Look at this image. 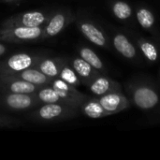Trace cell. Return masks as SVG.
Masks as SVG:
<instances>
[{
	"label": "cell",
	"mask_w": 160,
	"mask_h": 160,
	"mask_svg": "<svg viewBox=\"0 0 160 160\" xmlns=\"http://www.w3.org/2000/svg\"><path fill=\"white\" fill-rule=\"evenodd\" d=\"M79 109L63 103H43L35 109L29 118L41 123H55L76 117Z\"/></svg>",
	"instance_id": "1"
},
{
	"label": "cell",
	"mask_w": 160,
	"mask_h": 160,
	"mask_svg": "<svg viewBox=\"0 0 160 160\" xmlns=\"http://www.w3.org/2000/svg\"><path fill=\"white\" fill-rule=\"evenodd\" d=\"M129 100L142 111H152L160 104V94L155 85L146 82H133L127 87Z\"/></svg>",
	"instance_id": "2"
},
{
	"label": "cell",
	"mask_w": 160,
	"mask_h": 160,
	"mask_svg": "<svg viewBox=\"0 0 160 160\" xmlns=\"http://www.w3.org/2000/svg\"><path fill=\"white\" fill-rule=\"evenodd\" d=\"M36 96L39 100L40 104L43 103H63L77 109L80 108L81 104L88 98V96L82 94L81 91L77 92H67L58 90L51 85H43L37 92Z\"/></svg>",
	"instance_id": "3"
},
{
	"label": "cell",
	"mask_w": 160,
	"mask_h": 160,
	"mask_svg": "<svg viewBox=\"0 0 160 160\" xmlns=\"http://www.w3.org/2000/svg\"><path fill=\"white\" fill-rule=\"evenodd\" d=\"M43 26L0 27V41L9 43H22L38 41L42 38Z\"/></svg>",
	"instance_id": "4"
},
{
	"label": "cell",
	"mask_w": 160,
	"mask_h": 160,
	"mask_svg": "<svg viewBox=\"0 0 160 160\" xmlns=\"http://www.w3.org/2000/svg\"><path fill=\"white\" fill-rule=\"evenodd\" d=\"M40 105L36 94L6 93L0 94V109L11 112H22L37 108Z\"/></svg>",
	"instance_id": "5"
},
{
	"label": "cell",
	"mask_w": 160,
	"mask_h": 160,
	"mask_svg": "<svg viewBox=\"0 0 160 160\" xmlns=\"http://www.w3.org/2000/svg\"><path fill=\"white\" fill-rule=\"evenodd\" d=\"M42 55L30 52H17L0 61V74H14L37 65Z\"/></svg>",
	"instance_id": "6"
},
{
	"label": "cell",
	"mask_w": 160,
	"mask_h": 160,
	"mask_svg": "<svg viewBox=\"0 0 160 160\" xmlns=\"http://www.w3.org/2000/svg\"><path fill=\"white\" fill-rule=\"evenodd\" d=\"M74 16L68 8H60L52 10L49 19L43 25V33L41 40H45L59 35L73 21Z\"/></svg>",
	"instance_id": "7"
},
{
	"label": "cell",
	"mask_w": 160,
	"mask_h": 160,
	"mask_svg": "<svg viewBox=\"0 0 160 160\" xmlns=\"http://www.w3.org/2000/svg\"><path fill=\"white\" fill-rule=\"evenodd\" d=\"M52 11L42 10H29L22 12L6 19L0 27L9 26H23V27H38L43 26L49 19Z\"/></svg>",
	"instance_id": "8"
},
{
	"label": "cell",
	"mask_w": 160,
	"mask_h": 160,
	"mask_svg": "<svg viewBox=\"0 0 160 160\" xmlns=\"http://www.w3.org/2000/svg\"><path fill=\"white\" fill-rule=\"evenodd\" d=\"M77 26L82 35L94 45L103 49L110 48V40L108 36L102 28L94 22L88 19L81 18L77 21Z\"/></svg>",
	"instance_id": "9"
},
{
	"label": "cell",
	"mask_w": 160,
	"mask_h": 160,
	"mask_svg": "<svg viewBox=\"0 0 160 160\" xmlns=\"http://www.w3.org/2000/svg\"><path fill=\"white\" fill-rule=\"evenodd\" d=\"M41 86L27 82L10 74H0V93H22L36 94Z\"/></svg>",
	"instance_id": "10"
},
{
	"label": "cell",
	"mask_w": 160,
	"mask_h": 160,
	"mask_svg": "<svg viewBox=\"0 0 160 160\" xmlns=\"http://www.w3.org/2000/svg\"><path fill=\"white\" fill-rule=\"evenodd\" d=\"M99 103L102 105V107L111 114H116L120 112H123L130 107V100L128 98L122 93V91L119 92H112L108 93L106 95L97 97Z\"/></svg>",
	"instance_id": "11"
},
{
	"label": "cell",
	"mask_w": 160,
	"mask_h": 160,
	"mask_svg": "<svg viewBox=\"0 0 160 160\" xmlns=\"http://www.w3.org/2000/svg\"><path fill=\"white\" fill-rule=\"evenodd\" d=\"M85 86L95 97H100L112 92L122 91L121 84L103 73L98 74Z\"/></svg>",
	"instance_id": "12"
},
{
	"label": "cell",
	"mask_w": 160,
	"mask_h": 160,
	"mask_svg": "<svg viewBox=\"0 0 160 160\" xmlns=\"http://www.w3.org/2000/svg\"><path fill=\"white\" fill-rule=\"evenodd\" d=\"M66 61L67 59L63 57H46L42 55L35 68L49 78H58L60 70Z\"/></svg>",
	"instance_id": "13"
},
{
	"label": "cell",
	"mask_w": 160,
	"mask_h": 160,
	"mask_svg": "<svg viewBox=\"0 0 160 160\" xmlns=\"http://www.w3.org/2000/svg\"><path fill=\"white\" fill-rule=\"evenodd\" d=\"M112 45L116 52L128 60H133L138 56V51L135 45L123 33H115L112 37Z\"/></svg>",
	"instance_id": "14"
},
{
	"label": "cell",
	"mask_w": 160,
	"mask_h": 160,
	"mask_svg": "<svg viewBox=\"0 0 160 160\" xmlns=\"http://www.w3.org/2000/svg\"><path fill=\"white\" fill-rule=\"evenodd\" d=\"M69 64L74 68L78 76L80 77L83 85H86L91 80H93L100 72L95 69L89 63H87L81 56L73 57L69 61Z\"/></svg>",
	"instance_id": "15"
},
{
	"label": "cell",
	"mask_w": 160,
	"mask_h": 160,
	"mask_svg": "<svg viewBox=\"0 0 160 160\" xmlns=\"http://www.w3.org/2000/svg\"><path fill=\"white\" fill-rule=\"evenodd\" d=\"M79 111L85 115L86 117L92 118V119H98L102 117L110 116L111 114L102 107V105L99 103L98 98H90L88 97L80 106Z\"/></svg>",
	"instance_id": "16"
},
{
	"label": "cell",
	"mask_w": 160,
	"mask_h": 160,
	"mask_svg": "<svg viewBox=\"0 0 160 160\" xmlns=\"http://www.w3.org/2000/svg\"><path fill=\"white\" fill-rule=\"evenodd\" d=\"M10 75L18 79H21L22 81H25L27 82H31L33 84L39 85V86L47 85L52 81V78H49L48 76L43 74L40 70H38L35 67L23 69L22 71H19L17 73L10 74Z\"/></svg>",
	"instance_id": "17"
},
{
	"label": "cell",
	"mask_w": 160,
	"mask_h": 160,
	"mask_svg": "<svg viewBox=\"0 0 160 160\" xmlns=\"http://www.w3.org/2000/svg\"><path fill=\"white\" fill-rule=\"evenodd\" d=\"M78 52H79V55L82 59H84L87 63H89L95 69H97L98 71L103 74L107 73L103 61L91 48L87 46H81L78 48Z\"/></svg>",
	"instance_id": "18"
},
{
	"label": "cell",
	"mask_w": 160,
	"mask_h": 160,
	"mask_svg": "<svg viewBox=\"0 0 160 160\" xmlns=\"http://www.w3.org/2000/svg\"><path fill=\"white\" fill-rule=\"evenodd\" d=\"M136 42L138 44V47L141 52L142 53V55L148 62L156 63L158 61L159 57V51L154 43H152L151 41L142 37L137 38Z\"/></svg>",
	"instance_id": "19"
},
{
	"label": "cell",
	"mask_w": 160,
	"mask_h": 160,
	"mask_svg": "<svg viewBox=\"0 0 160 160\" xmlns=\"http://www.w3.org/2000/svg\"><path fill=\"white\" fill-rule=\"evenodd\" d=\"M136 18L140 25L145 30H151L156 23L154 13L146 7L140 6L136 8Z\"/></svg>",
	"instance_id": "20"
},
{
	"label": "cell",
	"mask_w": 160,
	"mask_h": 160,
	"mask_svg": "<svg viewBox=\"0 0 160 160\" xmlns=\"http://www.w3.org/2000/svg\"><path fill=\"white\" fill-rule=\"evenodd\" d=\"M58 78H60L61 80L65 81L66 82H68V84L74 87H79L82 84L80 77L78 76V74L76 73V71L74 70V68L71 67V65L68 60L63 65Z\"/></svg>",
	"instance_id": "21"
},
{
	"label": "cell",
	"mask_w": 160,
	"mask_h": 160,
	"mask_svg": "<svg viewBox=\"0 0 160 160\" xmlns=\"http://www.w3.org/2000/svg\"><path fill=\"white\" fill-rule=\"evenodd\" d=\"M112 12L118 20L127 21L132 16L133 9L132 7L128 2L122 0H116L113 1L112 4Z\"/></svg>",
	"instance_id": "22"
},
{
	"label": "cell",
	"mask_w": 160,
	"mask_h": 160,
	"mask_svg": "<svg viewBox=\"0 0 160 160\" xmlns=\"http://www.w3.org/2000/svg\"><path fill=\"white\" fill-rule=\"evenodd\" d=\"M19 125H20V122L17 119L0 113V128H15V127H18Z\"/></svg>",
	"instance_id": "23"
},
{
	"label": "cell",
	"mask_w": 160,
	"mask_h": 160,
	"mask_svg": "<svg viewBox=\"0 0 160 160\" xmlns=\"http://www.w3.org/2000/svg\"><path fill=\"white\" fill-rule=\"evenodd\" d=\"M7 52H8V46H6L2 42H0V56L4 55Z\"/></svg>",
	"instance_id": "24"
},
{
	"label": "cell",
	"mask_w": 160,
	"mask_h": 160,
	"mask_svg": "<svg viewBox=\"0 0 160 160\" xmlns=\"http://www.w3.org/2000/svg\"><path fill=\"white\" fill-rule=\"evenodd\" d=\"M3 2H6V3H14V2H17L19 0H1Z\"/></svg>",
	"instance_id": "25"
}]
</instances>
